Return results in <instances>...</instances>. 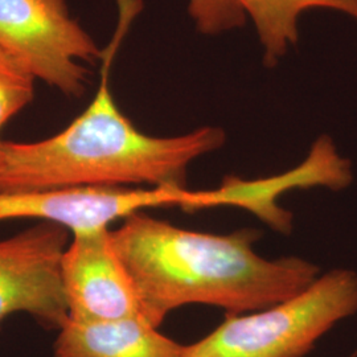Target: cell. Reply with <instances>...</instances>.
Returning a JSON list of instances; mask_svg holds the SVG:
<instances>
[{
	"instance_id": "6da1fadb",
	"label": "cell",
	"mask_w": 357,
	"mask_h": 357,
	"mask_svg": "<svg viewBox=\"0 0 357 357\" xmlns=\"http://www.w3.org/2000/svg\"><path fill=\"white\" fill-rule=\"evenodd\" d=\"M110 233L135 284L142 317L153 327L188 305L227 314L264 310L302 293L320 275L317 265L299 257H261L253 249L259 238L255 229L202 233L137 212Z\"/></svg>"
},
{
	"instance_id": "7a4b0ae2",
	"label": "cell",
	"mask_w": 357,
	"mask_h": 357,
	"mask_svg": "<svg viewBox=\"0 0 357 357\" xmlns=\"http://www.w3.org/2000/svg\"><path fill=\"white\" fill-rule=\"evenodd\" d=\"M119 23L103 51L101 81L84 113L43 141L1 142L0 192L61 187H184L190 163L218 150L221 128H202L178 137L144 134L121 112L110 90V68L139 0H118Z\"/></svg>"
},
{
	"instance_id": "3957f363",
	"label": "cell",
	"mask_w": 357,
	"mask_h": 357,
	"mask_svg": "<svg viewBox=\"0 0 357 357\" xmlns=\"http://www.w3.org/2000/svg\"><path fill=\"white\" fill-rule=\"evenodd\" d=\"M357 312V273L336 268L264 310L227 314L215 331L185 345V357H305L321 336Z\"/></svg>"
},
{
	"instance_id": "277c9868",
	"label": "cell",
	"mask_w": 357,
	"mask_h": 357,
	"mask_svg": "<svg viewBox=\"0 0 357 357\" xmlns=\"http://www.w3.org/2000/svg\"><path fill=\"white\" fill-rule=\"evenodd\" d=\"M0 50L73 98L85 93L89 81L82 63L94 64L103 57L65 0H0Z\"/></svg>"
},
{
	"instance_id": "5b68a950",
	"label": "cell",
	"mask_w": 357,
	"mask_h": 357,
	"mask_svg": "<svg viewBox=\"0 0 357 357\" xmlns=\"http://www.w3.org/2000/svg\"><path fill=\"white\" fill-rule=\"evenodd\" d=\"M184 187H61L28 192H0V221L35 218L60 225L72 236L109 229L150 208L181 206L190 203Z\"/></svg>"
},
{
	"instance_id": "8992f818",
	"label": "cell",
	"mask_w": 357,
	"mask_h": 357,
	"mask_svg": "<svg viewBox=\"0 0 357 357\" xmlns=\"http://www.w3.org/2000/svg\"><path fill=\"white\" fill-rule=\"evenodd\" d=\"M68 245L69 230L47 221L0 240V321L26 314L47 328L64 326L61 261Z\"/></svg>"
},
{
	"instance_id": "52a82bcc",
	"label": "cell",
	"mask_w": 357,
	"mask_h": 357,
	"mask_svg": "<svg viewBox=\"0 0 357 357\" xmlns=\"http://www.w3.org/2000/svg\"><path fill=\"white\" fill-rule=\"evenodd\" d=\"M68 319L142 318L135 284L115 252L110 229L73 236L61 261Z\"/></svg>"
},
{
	"instance_id": "ba28073f",
	"label": "cell",
	"mask_w": 357,
	"mask_h": 357,
	"mask_svg": "<svg viewBox=\"0 0 357 357\" xmlns=\"http://www.w3.org/2000/svg\"><path fill=\"white\" fill-rule=\"evenodd\" d=\"M314 8L336 10L357 19V0H188V13L204 35H220L250 20L268 68L278 65L298 44L299 17Z\"/></svg>"
},
{
	"instance_id": "9c48e42d",
	"label": "cell",
	"mask_w": 357,
	"mask_h": 357,
	"mask_svg": "<svg viewBox=\"0 0 357 357\" xmlns=\"http://www.w3.org/2000/svg\"><path fill=\"white\" fill-rule=\"evenodd\" d=\"M53 357H185V345L167 337L142 318L68 319L59 330Z\"/></svg>"
},
{
	"instance_id": "30bf717a",
	"label": "cell",
	"mask_w": 357,
	"mask_h": 357,
	"mask_svg": "<svg viewBox=\"0 0 357 357\" xmlns=\"http://www.w3.org/2000/svg\"><path fill=\"white\" fill-rule=\"evenodd\" d=\"M35 81L36 77L11 54L0 50V131L13 116L32 102Z\"/></svg>"
},
{
	"instance_id": "8fae6325",
	"label": "cell",
	"mask_w": 357,
	"mask_h": 357,
	"mask_svg": "<svg viewBox=\"0 0 357 357\" xmlns=\"http://www.w3.org/2000/svg\"><path fill=\"white\" fill-rule=\"evenodd\" d=\"M0 144H1V141H0Z\"/></svg>"
}]
</instances>
